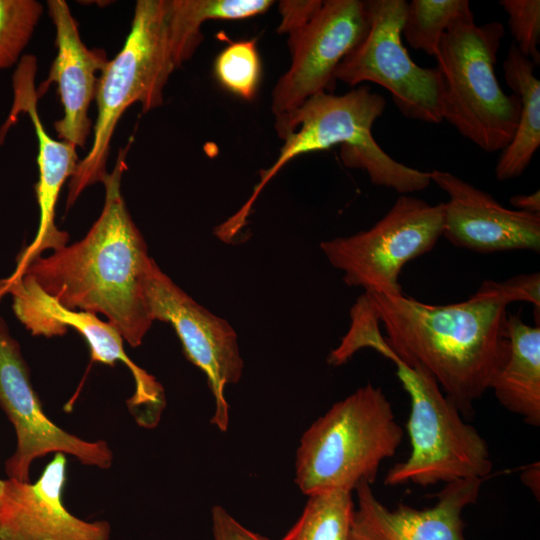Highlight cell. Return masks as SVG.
I'll use <instances>...</instances> for the list:
<instances>
[{
	"instance_id": "obj_16",
	"label": "cell",
	"mask_w": 540,
	"mask_h": 540,
	"mask_svg": "<svg viewBox=\"0 0 540 540\" xmlns=\"http://www.w3.org/2000/svg\"><path fill=\"white\" fill-rule=\"evenodd\" d=\"M483 480L446 483L436 504L421 510L404 504L391 510L376 498L371 484L361 482L355 488L352 540H467L462 511L477 501Z\"/></svg>"
},
{
	"instance_id": "obj_11",
	"label": "cell",
	"mask_w": 540,
	"mask_h": 540,
	"mask_svg": "<svg viewBox=\"0 0 540 540\" xmlns=\"http://www.w3.org/2000/svg\"><path fill=\"white\" fill-rule=\"evenodd\" d=\"M144 300L153 321L170 323L186 358L206 375L215 401L211 423L225 432L229 406L224 390L236 384L243 373L235 330L177 286L152 259L142 281Z\"/></svg>"
},
{
	"instance_id": "obj_5",
	"label": "cell",
	"mask_w": 540,
	"mask_h": 540,
	"mask_svg": "<svg viewBox=\"0 0 540 540\" xmlns=\"http://www.w3.org/2000/svg\"><path fill=\"white\" fill-rule=\"evenodd\" d=\"M403 435L382 389L367 383L336 402L303 433L295 483L308 496L328 490L352 492L361 482L372 484Z\"/></svg>"
},
{
	"instance_id": "obj_3",
	"label": "cell",
	"mask_w": 540,
	"mask_h": 540,
	"mask_svg": "<svg viewBox=\"0 0 540 540\" xmlns=\"http://www.w3.org/2000/svg\"><path fill=\"white\" fill-rule=\"evenodd\" d=\"M386 101L368 85L344 95L323 92L307 99L293 112L276 118L277 134L284 140L277 160L259 172L260 179L246 203L214 230L231 242L246 225L253 203L265 185L293 158L341 144L345 166L367 172L372 184L407 195L425 190L430 172L406 166L388 155L372 136L374 122L383 114Z\"/></svg>"
},
{
	"instance_id": "obj_25",
	"label": "cell",
	"mask_w": 540,
	"mask_h": 540,
	"mask_svg": "<svg viewBox=\"0 0 540 540\" xmlns=\"http://www.w3.org/2000/svg\"><path fill=\"white\" fill-rule=\"evenodd\" d=\"M42 13L35 0H0V70L18 61Z\"/></svg>"
},
{
	"instance_id": "obj_29",
	"label": "cell",
	"mask_w": 540,
	"mask_h": 540,
	"mask_svg": "<svg viewBox=\"0 0 540 540\" xmlns=\"http://www.w3.org/2000/svg\"><path fill=\"white\" fill-rule=\"evenodd\" d=\"M321 3V0L280 1L279 10L282 21L278 27V32L286 33L289 29L305 22Z\"/></svg>"
},
{
	"instance_id": "obj_21",
	"label": "cell",
	"mask_w": 540,
	"mask_h": 540,
	"mask_svg": "<svg viewBox=\"0 0 540 540\" xmlns=\"http://www.w3.org/2000/svg\"><path fill=\"white\" fill-rule=\"evenodd\" d=\"M271 0H169L173 30L190 56L203 39L201 27L208 20H241L264 14Z\"/></svg>"
},
{
	"instance_id": "obj_32",
	"label": "cell",
	"mask_w": 540,
	"mask_h": 540,
	"mask_svg": "<svg viewBox=\"0 0 540 540\" xmlns=\"http://www.w3.org/2000/svg\"><path fill=\"white\" fill-rule=\"evenodd\" d=\"M539 463L533 464L527 467L521 474L522 482L533 492V494L539 497Z\"/></svg>"
},
{
	"instance_id": "obj_28",
	"label": "cell",
	"mask_w": 540,
	"mask_h": 540,
	"mask_svg": "<svg viewBox=\"0 0 540 540\" xmlns=\"http://www.w3.org/2000/svg\"><path fill=\"white\" fill-rule=\"evenodd\" d=\"M211 521L214 540H270L243 526L219 505L212 508Z\"/></svg>"
},
{
	"instance_id": "obj_17",
	"label": "cell",
	"mask_w": 540,
	"mask_h": 540,
	"mask_svg": "<svg viewBox=\"0 0 540 540\" xmlns=\"http://www.w3.org/2000/svg\"><path fill=\"white\" fill-rule=\"evenodd\" d=\"M48 13L55 26L54 58L48 78L37 91L42 96L57 83L63 117L54 123L59 140L85 147L92 122L88 111L96 98L99 76L109 59L102 49H89L81 40L78 23L64 0H48Z\"/></svg>"
},
{
	"instance_id": "obj_20",
	"label": "cell",
	"mask_w": 540,
	"mask_h": 540,
	"mask_svg": "<svg viewBox=\"0 0 540 540\" xmlns=\"http://www.w3.org/2000/svg\"><path fill=\"white\" fill-rule=\"evenodd\" d=\"M535 67L514 43L510 45L503 72L507 85L521 102V113L512 140L497 161L498 181L522 175L540 145V81L534 73Z\"/></svg>"
},
{
	"instance_id": "obj_15",
	"label": "cell",
	"mask_w": 540,
	"mask_h": 540,
	"mask_svg": "<svg viewBox=\"0 0 540 540\" xmlns=\"http://www.w3.org/2000/svg\"><path fill=\"white\" fill-rule=\"evenodd\" d=\"M66 469V455L54 453L34 483L0 479V540H109L107 521L82 520L64 506Z\"/></svg>"
},
{
	"instance_id": "obj_18",
	"label": "cell",
	"mask_w": 540,
	"mask_h": 540,
	"mask_svg": "<svg viewBox=\"0 0 540 540\" xmlns=\"http://www.w3.org/2000/svg\"><path fill=\"white\" fill-rule=\"evenodd\" d=\"M15 75V111L29 114L38 142L37 164L39 181L36 196L39 205V226L33 241L21 252L16 269H22L33 258L46 250H55L67 244L69 236L55 225V206L62 186L74 174L79 158L77 147L63 140L53 139L45 130L37 110L38 94L34 79L36 59L25 56L23 65Z\"/></svg>"
},
{
	"instance_id": "obj_12",
	"label": "cell",
	"mask_w": 540,
	"mask_h": 540,
	"mask_svg": "<svg viewBox=\"0 0 540 540\" xmlns=\"http://www.w3.org/2000/svg\"><path fill=\"white\" fill-rule=\"evenodd\" d=\"M369 26L365 1L326 0L303 23L289 29L291 65L272 93L276 118L300 107L310 97L335 88V71L362 40Z\"/></svg>"
},
{
	"instance_id": "obj_14",
	"label": "cell",
	"mask_w": 540,
	"mask_h": 540,
	"mask_svg": "<svg viewBox=\"0 0 540 540\" xmlns=\"http://www.w3.org/2000/svg\"><path fill=\"white\" fill-rule=\"evenodd\" d=\"M430 175L449 196L442 202V236L454 246L478 253L540 252V215L508 209L450 172L432 170Z\"/></svg>"
},
{
	"instance_id": "obj_2",
	"label": "cell",
	"mask_w": 540,
	"mask_h": 540,
	"mask_svg": "<svg viewBox=\"0 0 540 540\" xmlns=\"http://www.w3.org/2000/svg\"><path fill=\"white\" fill-rule=\"evenodd\" d=\"M126 151L120 150L102 182L103 209L85 237L33 258L13 274L28 275L67 308L103 314L124 341L137 347L154 322L142 290L152 258L120 190Z\"/></svg>"
},
{
	"instance_id": "obj_7",
	"label": "cell",
	"mask_w": 540,
	"mask_h": 540,
	"mask_svg": "<svg viewBox=\"0 0 540 540\" xmlns=\"http://www.w3.org/2000/svg\"><path fill=\"white\" fill-rule=\"evenodd\" d=\"M396 366V375L410 397L407 431L409 457L389 469L384 483L412 482L429 486L460 479H484L492 470L487 443L463 420L456 405L443 393L424 366L402 361L384 340L376 349Z\"/></svg>"
},
{
	"instance_id": "obj_31",
	"label": "cell",
	"mask_w": 540,
	"mask_h": 540,
	"mask_svg": "<svg viewBox=\"0 0 540 540\" xmlns=\"http://www.w3.org/2000/svg\"><path fill=\"white\" fill-rule=\"evenodd\" d=\"M515 210L540 215V192L539 190L528 195H515L509 199Z\"/></svg>"
},
{
	"instance_id": "obj_6",
	"label": "cell",
	"mask_w": 540,
	"mask_h": 540,
	"mask_svg": "<svg viewBox=\"0 0 540 540\" xmlns=\"http://www.w3.org/2000/svg\"><path fill=\"white\" fill-rule=\"evenodd\" d=\"M503 36L500 22L479 26L473 14L463 16L443 34L434 56L442 78L443 120L489 153L510 143L521 113L520 100L502 90L495 74Z\"/></svg>"
},
{
	"instance_id": "obj_23",
	"label": "cell",
	"mask_w": 540,
	"mask_h": 540,
	"mask_svg": "<svg viewBox=\"0 0 540 540\" xmlns=\"http://www.w3.org/2000/svg\"><path fill=\"white\" fill-rule=\"evenodd\" d=\"M471 14L467 0H412L407 4L402 35L412 48L435 56L449 26L456 19Z\"/></svg>"
},
{
	"instance_id": "obj_4",
	"label": "cell",
	"mask_w": 540,
	"mask_h": 540,
	"mask_svg": "<svg viewBox=\"0 0 540 540\" xmlns=\"http://www.w3.org/2000/svg\"><path fill=\"white\" fill-rule=\"evenodd\" d=\"M184 62L168 0H138L121 50L99 76L92 146L70 178L67 209L87 187L107 176L111 139L123 113L134 103H140L143 112L160 107L170 75Z\"/></svg>"
},
{
	"instance_id": "obj_13",
	"label": "cell",
	"mask_w": 540,
	"mask_h": 540,
	"mask_svg": "<svg viewBox=\"0 0 540 540\" xmlns=\"http://www.w3.org/2000/svg\"><path fill=\"white\" fill-rule=\"evenodd\" d=\"M0 408L13 425L17 444L5 461L8 478L30 481V467L35 459L49 453L76 457L80 463L107 469L113 453L104 440L87 441L71 434L44 413L35 392L28 364L19 342L11 335L0 316Z\"/></svg>"
},
{
	"instance_id": "obj_10",
	"label": "cell",
	"mask_w": 540,
	"mask_h": 540,
	"mask_svg": "<svg viewBox=\"0 0 540 540\" xmlns=\"http://www.w3.org/2000/svg\"><path fill=\"white\" fill-rule=\"evenodd\" d=\"M6 295L12 297L15 316L33 336H62L72 328L87 342L91 362L109 366L124 363L135 382V391L127 400L130 413L142 427L153 428L158 424L166 405L164 389L128 357L124 339L109 322L100 320L96 314L63 306L26 274L12 273L0 279V300Z\"/></svg>"
},
{
	"instance_id": "obj_8",
	"label": "cell",
	"mask_w": 540,
	"mask_h": 540,
	"mask_svg": "<svg viewBox=\"0 0 540 540\" xmlns=\"http://www.w3.org/2000/svg\"><path fill=\"white\" fill-rule=\"evenodd\" d=\"M442 202L400 196L371 228L320 243L332 266L344 272L343 281L364 292L403 294L399 276L403 266L434 248L442 237Z\"/></svg>"
},
{
	"instance_id": "obj_9",
	"label": "cell",
	"mask_w": 540,
	"mask_h": 540,
	"mask_svg": "<svg viewBox=\"0 0 540 540\" xmlns=\"http://www.w3.org/2000/svg\"><path fill=\"white\" fill-rule=\"evenodd\" d=\"M365 3L368 30L337 66L336 81L351 86L376 83L389 91L403 116L431 124L441 123L440 72L437 67L418 66L402 44L408 3L404 0H369Z\"/></svg>"
},
{
	"instance_id": "obj_27",
	"label": "cell",
	"mask_w": 540,
	"mask_h": 540,
	"mask_svg": "<svg viewBox=\"0 0 540 540\" xmlns=\"http://www.w3.org/2000/svg\"><path fill=\"white\" fill-rule=\"evenodd\" d=\"M501 7L508 15V24L514 44L522 55L535 66L540 64V1L501 0Z\"/></svg>"
},
{
	"instance_id": "obj_22",
	"label": "cell",
	"mask_w": 540,
	"mask_h": 540,
	"mask_svg": "<svg viewBox=\"0 0 540 540\" xmlns=\"http://www.w3.org/2000/svg\"><path fill=\"white\" fill-rule=\"evenodd\" d=\"M354 511L352 492L313 493L297 522L280 540H352Z\"/></svg>"
},
{
	"instance_id": "obj_1",
	"label": "cell",
	"mask_w": 540,
	"mask_h": 540,
	"mask_svg": "<svg viewBox=\"0 0 540 540\" xmlns=\"http://www.w3.org/2000/svg\"><path fill=\"white\" fill-rule=\"evenodd\" d=\"M364 293L395 354L428 369L461 415L471 419L474 402L508 356L507 306L522 302L518 291L507 280H486L469 299L447 305Z\"/></svg>"
},
{
	"instance_id": "obj_30",
	"label": "cell",
	"mask_w": 540,
	"mask_h": 540,
	"mask_svg": "<svg viewBox=\"0 0 540 540\" xmlns=\"http://www.w3.org/2000/svg\"><path fill=\"white\" fill-rule=\"evenodd\" d=\"M510 283L522 295L523 302H530L534 306L535 312L539 316L540 311V274H521L508 279Z\"/></svg>"
},
{
	"instance_id": "obj_26",
	"label": "cell",
	"mask_w": 540,
	"mask_h": 540,
	"mask_svg": "<svg viewBox=\"0 0 540 540\" xmlns=\"http://www.w3.org/2000/svg\"><path fill=\"white\" fill-rule=\"evenodd\" d=\"M350 327L340 344L327 357L332 366L346 363L357 351L370 348L381 337L379 320L365 293L360 295L350 309Z\"/></svg>"
},
{
	"instance_id": "obj_19",
	"label": "cell",
	"mask_w": 540,
	"mask_h": 540,
	"mask_svg": "<svg viewBox=\"0 0 540 540\" xmlns=\"http://www.w3.org/2000/svg\"><path fill=\"white\" fill-rule=\"evenodd\" d=\"M508 356L489 389L509 411L532 426L540 425V326L507 315Z\"/></svg>"
},
{
	"instance_id": "obj_24",
	"label": "cell",
	"mask_w": 540,
	"mask_h": 540,
	"mask_svg": "<svg viewBox=\"0 0 540 540\" xmlns=\"http://www.w3.org/2000/svg\"><path fill=\"white\" fill-rule=\"evenodd\" d=\"M214 73L228 91L245 100H252L261 77L256 41L252 39L230 43L216 57Z\"/></svg>"
}]
</instances>
